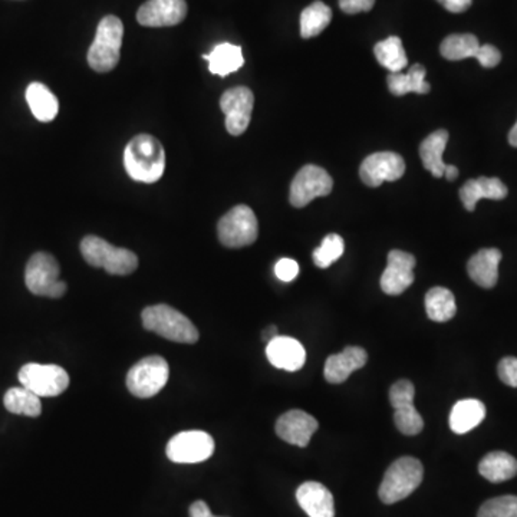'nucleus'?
I'll use <instances>...</instances> for the list:
<instances>
[{
	"instance_id": "2",
	"label": "nucleus",
	"mask_w": 517,
	"mask_h": 517,
	"mask_svg": "<svg viewBox=\"0 0 517 517\" xmlns=\"http://www.w3.org/2000/svg\"><path fill=\"white\" fill-rule=\"evenodd\" d=\"M142 325L147 331L178 344H195L199 330L177 309L168 305H154L142 311Z\"/></svg>"
},
{
	"instance_id": "10",
	"label": "nucleus",
	"mask_w": 517,
	"mask_h": 517,
	"mask_svg": "<svg viewBox=\"0 0 517 517\" xmlns=\"http://www.w3.org/2000/svg\"><path fill=\"white\" fill-rule=\"evenodd\" d=\"M333 180L328 171L322 167L309 166L302 167L298 174L295 176L289 193V202L296 209L308 206L312 200L316 197H326L332 192Z\"/></svg>"
},
{
	"instance_id": "45",
	"label": "nucleus",
	"mask_w": 517,
	"mask_h": 517,
	"mask_svg": "<svg viewBox=\"0 0 517 517\" xmlns=\"http://www.w3.org/2000/svg\"><path fill=\"white\" fill-rule=\"evenodd\" d=\"M509 144L517 149V122L512 128L511 132H509Z\"/></svg>"
},
{
	"instance_id": "43",
	"label": "nucleus",
	"mask_w": 517,
	"mask_h": 517,
	"mask_svg": "<svg viewBox=\"0 0 517 517\" xmlns=\"http://www.w3.org/2000/svg\"><path fill=\"white\" fill-rule=\"evenodd\" d=\"M277 337H279V330H277V326L272 325L263 331L262 340H265L266 344H269L270 340H275Z\"/></svg>"
},
{
	"instance_id": "31",
	"label": "nucleus",
	"mask_w": 517,
	"mask_h": 517,
	"mask_svg": "<svg viewBox=\"0 0 517 517\" xmlns=\"http://www.w3.org/2000/svg\"><path fill=\"white\" fill-rule=\"evenodd\" d=\"M332 21V11L323 2H313L301 14V36L309 40L322 33Z\"/></svg>"
},
{
	"instance_id": "18",
	"label": "nucleus",
	"mask_w": 517,
	"mask_h": 517,
	"mask_svg": "<svg viewBox=\"0 0 517 517\" xmlns=\"http://www.w3.org/2000/svg\"><path fill=\"white\" fill-rule=\"evenodd\" d=\"M368 361V354L361 347H347L340 354L326 359L323 376L330 384H342L352 372L358 371Z\"/></svg>"
},
{
	"instance_id": "35",
	"label": "nucleus",
	"mask_w": 517,
	"mask_h": 517,
	"mask_svg": "<svg viewBox=\"0 0 517 517\" xmlns=\"http://www.w3.org/2000/svg\"><path fill=\"white\" fill-rule=\"evenodd\" d=\"M477 517H517V496H500L482 504Z\"/></svg>"
},
{
	"instance_id": "40",
	"label": "nucleus",
	"mask_w": 517,
	"mask_h": 517,
	"mask_svg": "<svg viewBox=\"0 0 517 517\" xmlns=\"http://www.w3.org/2000/svg\"><path fill=\"white\" fill-rule=\"evenodd\" d=\"M376 5V0H340V11L348 14L369 12Z\"/></svg>"
},
{
	"instance_id": "28",
	"label": "nucleus",
	"mask_w": 517,
	"mask_h": 517,
	"mask_svg": "<svg viewBox=\"0 0 517 517\" xmlns=\"http://www.w3.org/2000/svg\"><path fill=\"white\" fill-rule=\"evenodd\" d=\"M424 304L427 315L434 322H447L453 319L458 312L453 292L446 287L437 286L430 289L425 295Z\"/></svg>"
},
{
	"instance_id": "25",
	"label": "nucleus",
	"mask_w": 517,
	"mask_h": 517,
	"mask_svg": "<svg viewBox=\"0 0 517 517\" xmlns=\"http://www.w3.org/2000/svg\"><path fill=\"white\" fill-rule=\"evenodd\" d=\"M203 58L209 60L210 72L220 77L233 74L245 64L241 48L229 42L220 43L209 55H204Z\"/></svg>"
},
{
	"instance_id": "44",
	"label": "nucleus",
	"mask_w": 517,
	"mask_h": 517,
	"mask_svg": "<svg viewBox=\"0 0 517 517\" xmlns=\"http://www.w3.org/2000/svg\"><path fill=\"white\" fill-rule=\"evenodd\" d=\"M444 177L449 181H454L458 177V170L456 166H447L446 171H444Z\"/></svg>"
},
{
	"instance_id": "15",
	"label": "nucleus",
	"mask_w": 517,
	"mask_h": 517,
	"mask_svg": "<svg viewBox=\"0 0 517 517\" xmlns=\"http://www.w3.org/2000/svg\"><path fill=\"white\" fill-rule=\"evenodd\" d=\"M187 14L186 0H149L137 12L140 25L149 28L176 26Z\"/></svg>"
},
{
	"instance_id": "3",
	"label": "nucleus",
	"mask_w": 517,
	"mask_h": 517,
	"mask_svg": "<svg viewBox=\"0 0 517 517\" xmlns=\"http://www.w3.org/2000/svg\"><path fill=\"white\" fill-rule=\"evenodd\" d=\"M124 36L122 22L113 14L101 19L95 40L88 50V64L96 72H110L117 67Z\"/></svg>"
},
{
	"instance_id": "17",
	"label": "nucleus",
	"mask_w": 517,
	"mask_h": 517,
	"mask_svg": "<svg viewBox=\"0 0 517 517\" xmlns=\"http://www.w3.org/2000/svg\"><path fill=\"white\" fill-rule=\"evenodd\" d=\"M266 357L275 368L295 372L305 365L306 351L299 340L279 335L266 345Z\"/></svg>"
},
{
	"instance_id": "21",
	"label": "nucleus",
	"mask_w": 517,
	"mask_h": 517,
	"mask_svg": "<svg viewBox=\"0 0 517 517\" xmlns=\"http://www.w3.org/2000/svg\"><path fill=\"white\" fill-rule=\"evenodd\" d=\"M507 187L497 177H478L466 181L460 188V199L467 212H475L478 200H503L507 197Z\"/></svg>"
},
{
	"instance_id": "8",
	"label": "nucleus",
	"mask_w": 517,
	"mask_h": 517,
	"mask_svg": "<svg viewBox=\"0 0 517 517\" xmlns=\"http://www.w3.org/2000/svg\"><path fill=\"white\" fill-rule=\"evenodd\" d=\"M168 376L170 368L163 357H147L137 362L128 372V390L135 397L151 398L163 390Z\"/></svg>"
},
{
	"instance_id": "27",
	"label": "nucleus",
	"mask_w": 517,
	"mask_h": 517,
	"mask_svg": "<svg viewBox=\"0 0 517 517\" xmlns=\"http://www.w3.org/2000/svg\"><path fill=\"white\" fill-rule=\"evenodd\" d=\"M478 471L489 482H506L517 475V460L504 451H493L482 458Z\"/></svg>"
},
{
	"instance_id": "32",
	"label": "nucleus",
	"mask_w": 517,
	"mask_h": 517,
	"mask_svg": "<svg viewBox=\"0 0 517 517\" xmlns=\"http://www.w3.org/2000/svg\"><path fill=\"white\" fill-rule=\"evenodd\" d=\"M480 48L477 38L471 33L447 36L440 45V52L446 59L461 60L475 58Z\"/></svg>"
},
{
	"instance_id": "13",
	"label": "nucleus",
	"mask_w": 517,
	"mask_h": 517,
	"mask_svg": "<svg viewBox=\"0 0 517 517\" xmlns=\"http://www.w3.org/2000/svg\"><path fill=\"white\" fill-rule=\"evenodd\" d=\"M404 173V159L393 151L371 154L359 167V177L368 187H379L384 181L400 180Z\"/></svg>"
},
{
	"instance_id": "9",
	"label": "nucleus",
	"mask_w": 517,
	"mask_h": 517,
	"mask_svg": "<svg viewBox=\"0 0 517 517\" xmlns=\"http://www.w3.org/2000/svg\"><path fill=\"white\" fill-rule=\"evenodd\" d=\"M19 381L38 397H58L69 386V376L59 365H23Z\"/></svg>"
},
{
	"instance_id": "23",
	"label": "nucleus",
	"mask_w": 517,
	"mask_h": 517,
	"mask_svg": "<svg viewBox=\"0 0 517 517\" xmlns=\"http://www.w3.org/2000/svg\"><path fill=\"white\" fill-rule=\"evenodd\" d=\"M26 101L33 117L41 122L55 120L59 111V103L52 91L41 82H32L26 89Z\"/></svg>"
},
{
	"instance_id": "5",
	"label": "nucleus",
	"mask_w": 517,
	"mask_h": 517,
	"mask_svg": "<svg viewBox=\"0 0 517 517\" xmlns=\"http://www.w3.org/2000/svg\"><path fill=\"white\" fill-rule=\"evenodd\" d=\"M81 253L88 265L103 268L110 275L125 277L139 268V258L134 252L113 246L93 234L82 239Z\"/></svg>"
},
{
	"instance_id": "24",
	"label": "nucleus",
	"mask_w": 517,
	"mask_h": 517,
	"mask_svg": "<svg viewBox=\"0 0 517 517\" xmlns=\"http://www.w3.org/2000/svg\"><path fill=\"white\" fill-rule=\"evenodd\" d=\"M485 418V407L482 401L473 398L458 401L451 410L450 429L456 434H466L475 430Z\"/></svg>"
},
{
	"instance_id": "12",
	"label": "nucleus",
	"mask_w": 517,
	"mask_h": 517,
	"mask_svg": "<svg viewBox=\"0 0 517 517\" xmlns=\"http://www.w3.org/2000/svg\"><path fill=\"white\" fill-rule=\"evenodd\" d=\"M255 96L246 86L229 89L220 98V108L226 117V130L229 134L238 137L248 130L252 120Z\"/></svg>"
},
{
	"instance_id": "39",
	"label": "nucleus",
	"mask_w": 517,
	"mask_h": 517,
	"mask_svg": "<svg viewBox=\"0 0 517 517\" xmlns=\"http://www.w3.org/2000/svg\"><path fill=\"white\" fill-rule=\"evenodd\" d=\"M475 58L483 68H494L500 64L502 53L493 45H480Z\"/></svg>"
},
{
	"instance_id": "16",
	"label": "nucleus",
	"mask_w": 517,
	"mask_h": 517,
	"mask_svg": "<svg viewBox=\"0 0 517 517\" xmlns=\"http://www.w3.org/2000/svg\"><path fill=\"white\" fill-rule=\"evenodd\" d=\"M277 436L294 446L306 447L318 430V422L308 413L291 410L280 415L275 425Z\"/></svg>"
},
{
	"instance_id": "41",
	"label": "nucleus",
	"mask_w": 517,
	"mask_h": 517,
	"mask_svg": "<svg viewBox=\"0 0 517 517\" xmlns=\"http://www.w3.org/2000/svg\"><path fill=\"white\" fill-rule=\"evenodd\" d=\"M437 2L451 14H463L473 4V0H437Z\"/></svg>"
},
{
	"instance_id": "11",
	"label": "nucleus",
	"mask_w": 517,
	"mask_h": 517,
	"mask_svg": "<svg viewBox=\"0 0 517 517\" xmlns=\"http://www.w3.org/2000/svg\"><path fill=\"white\" fill-rule=\"evenodd\" d=\"M167 458L178 465H195L212 458L214 453V440L204 431H183L168 441Z\"/></svg>"
},
{
	"instance_id": "6",
	"label": "nucleus",
	"mask_w": 517,
	"mask_h": 517,
	"mask_svg": "<svg viewBox=\"0 0 517 517\" xmlns=\"http://www.w3.org/2000/svg\"><path fill=\"white\" fill-rule=\"evenodd\" d=\"M59 263L57 258L50 253H35L26 265V287L36 296L60 298L67 292V284L59 279Z\"/></svg>"
},
{
	"instance_id": "22",
	"label": "nucleus",
	"mask_w": 517,
	"mask_h": 517,
	"mask_svg": "<svg viewBox=\"0 0 517 517\" xmlns=\"http://www.w3.org/2000/svg\"><path fill=\"white\" fill-rule=\"evenodd\" d=\"M449 142V132L437 130L430 134L420 146V157L425 170L431 171L436 178L444 177L447 164H444L443 154Z\"/></svg>"
},
{
	"instance_id": "38",
	"label": "nucleus",
	"mask_w": 517,
	"mask_h": 517,
	"mask_svg": "<svg viewBox=\"0 0 517 517\" xmlns=\"http://www.w3.org/2000/svg\"><path fill=\"white\" fill-rule=\"evenodd\" d=\"M275 275L282 282H292L299 275V265L294 258H280L275 265Z\"/></svg>"
},
{
	"instance_id": "7",
	"label": "nucleus",
	"mask_w": 517,
	"mask_h": 517,
	"mask_svg": "<svg viewBox=\"0 0 517 517\" xmlns=\"http://www.w3.org/2000/svg\"><path fill=\"white\" fill-rule=\"evenodd\" d=\"M222 245L226 248H245L255 243L258 234L255 212L246 204H239L227 212L217 224Z\"/></svg>"
},
{
	"instance_id": "20",
	"label": "nucleus",
	"mask_w": 517,
	"mask_h": 517,
	"mask_svg": "<svg viewBox=\"0 0 517 517\" xmlns=\"http://www.w3.org/2000/svg\"><path fill=\"white\" fill-rule=\"evenodd\" d=\"M502 252L499 249H482L468 260L467 272L470 279L485 289L496 286L499 280V265Z\"/></svg>"
},
{
	"instance_id": "1",
	"label": "nucleus",
	"mask_w": 517,
	"mask_h": 517,
	"mask_svg": "<svg viewBox=\"0 0 517 517\" xmlns=\"http://www.w3.org/2000/svg\"><path fill=\"white\" fill-rule=\"evenodd\" d=\"M124 166L132 180L153 185L166 170L163 144L153 135H137L125 147Z\"/></svg>"
},
{
	"instance_id": "30",
	"label": "nucleus",
	"mask_w": 517,
	"mask_h": 517,
	"mask_svg": "<svg viewBox=\"0 0 517 517\" xmlns=\"http://www.w3.org/2000/svg\"><path fill=\"white\" fill-rule=\"evenodd\" d=\"M374 53L379 64L388 69L391 74L403 72L404 68H407L408 58L403 47V41L398 36H390L376 43Z\"/></svg>"
},
{
	"instance_id": "37",
	"label": "nucleus",
	"mask_w": 517,
	"mask_h": 517,
	"mask_svg": "<svg viewBox=\"0 0 517 517\" xmlns=\"http://www.w3.org/2000/svg\"><path fill=\"white\" fill-rule=\"evenodd\" d=\"M497 374L506 385L517 388V358L506 357L502 359L497 367Z\"/></svg>"
},
{
	"instance_id": "19",
	"label": "nucleus",
	"mask_w": 517,
	"mask_h": 517,
	"mask_svg": "<svg viewBox=\"0 0 517 517\" xmlns=\"http://www.w3.org/2000/svg\"><path fill=\"white\" fill-rule=\"evenodd\" d=\"M296 500L309 517H335L332 493L322 483L306 482L299 485Z\"/></svg>"
},
{
	"instance_id": "36",
	"label": "nucleus",
	"mask_w": 517,
	"mask_h": 517,
	"mask_svg": "<svg viewBox=\"0 0 517 517\" xmlns=\"http://www.w3.org/2000/svg\"><path fill=\"white\" fill-rule=\"evenodd\" d=\"M415 388L414 384L408 379H400L397 383L391 386L390 390V403L391 407H401L404 404H413L414 403Z\"/></svg>"
},
{
	"instance_id": "33",
	"label": "nucleus",
	"mask_w": 517,
	"mask_h": 517,
	"mask_svg": "<svg viewBox=\"0 0 517 517\" xmlns=\"http://www.w3.org/2000/svg\"><path fill=\"white\" fill-rule=\"evenodd\" d=\"M344 239L340 238V234L331 233L323 239L321 246L313 250L312 258L318 268L326 269L344 255Z\"/></svg>"
},
{
	"instance_id": "34",
	"label": "nucleus",
	"mask_w": 517,
	"mask_h": 517,
	"mask_svg": "<svg viewBox=\"0 0 517 517\" xmlns=\"http://www.w3.org/2000/svg\"><path fill=\"white\" fill-rule=\"evenodd\" d=\"M394 422L404 436H417L424 429V420L414 404H404L394 410Z\"/></svg>"
},
{
	"instance_id": "29",
	"label": "nucleus",
	"mask_w": 517,
	"mask_h": 517,
	"mask_svg": "<svg viewBox=\"0 0 517 517\" xmlns=\"http://www.w3.org/2000/svg\"><path fill=\"white\" fill-rule=\"evenodd\" d=\"M4 404L7 412L26 417H40L42 413L41 397L25 386L11 388L5 394Z\"/></svg>"
},
{
	"instance_id": "4",
	"label": "nucleus",
	"mask_w": 517,
	"mask_h": 517,
	"mask_svg": "<svg viewBox=\"0 0 517 517\" xmlns=\"http://www.w3.org/2000/svg\"><path fill=\"white\" fill-rule=\"evenodd\" d=\"M424 477L422 461L414 458H401L394 461L379 485L378 496L385 504H394L407 499Z\"/></svg>"
},
{
	"instance_id": "26",
	"label": "nucleus",
	"mask_w": 517,
	"mask_h": 517,
	"mask_svg": "<svg viewBox=\"0 0 517 517\" xmlns=\"http://www.w3.org/2000/svg\"><path fill=\"white\" fill-rule=\"evenodd\" d=\"M425 68L422 65L415 64L408 68L405 74L397 72V74L388 75L386 84L390 88L391 94L395 96H403L405 94H429L430 84L425 81Z\"/></svg>"
},
{
	"instance_id": "42",
	"label": "nucleus",
	"mask_w": 517,
	"mask_h": 517,
	"mask_svg": "<svg viewBox=\"0 0 517 517\" xmlns=\"http://www.w3.org/2000/svg\"><path fill=\"white\" fill-rule=\"evenodd\" d=\"M188 514H190V517H222L214 516L210 511V507L207 506L206 502H203V500L195 502L188 509Z\"/></svg>"
},
{
	"instance_id": "14",
	"label": "nucleus",
	"mask_w": 517,
	"mask_h": 517,
	"mask_svg": "<svg viewBox=\"0 0 517 517\" xmlns=\"http://www.w3.org/2000/svg\"><path fill=\"white\" fill-rule=\"evenodd\" d=\"M415 258L403 250H391L381 277V289L386 295L398 296L414 284Z\"/></svg>"
}]
</instances>
